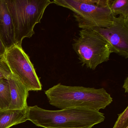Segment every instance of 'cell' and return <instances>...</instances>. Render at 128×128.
I'll use <instances>...</instances> for the list:
<instances>
[{
	"instance_id": "obj_1",
	"label": "cell",
	"mask_w": 128,
	"mask_h": 128,
	"mask_svg": "<svg viewBox=\"0 0 128 128\" xmlns=\"http://www.w3.org/2000/svg\"><path fill=\"white\" fill-rule=\"evenodd\" d=\"M49 104L63 109L81 108L99 111L113 101L104 88L69 86L60 83L45 91Z\"/></svg>"
},
{
	"instance_id": "obj_2",
	"label": "cell",
	"mask_w": 128,
	"mask_h": 128,
	"mask_svg": "<svg viewBox=\"0 0 128 128\" xmlns=\"http://www.w3.org/2000/svg\"><path fill=\"white\" fill-rule=\"evenodd\" d=\"M105 118L99 111L85 108L49 110L35 106L28 109V120L44 128H92Z\"/></svg>"
},
{
	"instance_id": "obj_3",
	"label": "cell",
	"mask_w": 128,
	"mask_h": 128,
	"mask_svg": "<svg viewBox=\"0 0 128 128\" xmlns=\"http://www.w3.org/2000/svg\"><path fill=\"white\" fill-rule=\"evenodd\" d=\"M110 0H54L52 3L72 11L82 30H93L110 26L114 16Z\"/></svg>"
},
{
	"instance_id": "obj_4",
	"label": "cell",
	"mask_w": 128,
	"mask_h": 128,
	"mask_svg": "<svg viewBox=\"0 0 128 128\" xmlns=\"http://www.w3.org/2000/svg\"><path fill=\"white\" fill-rule=\"evenodd\" d=\"M14 29L16 44L22 46L24 38L35 34L36 24L40 23L50 0H6Z\"/></svg>"
},
{
	"instance_id": "obj_5",
	"label": "cell",
	"mask_w": 128,
	"mask_h": 128,
	"mask_svg": "<svg viewBox=\"0 0 128 128\" xmlns=\"http://www.w3.org/2000/svg\"><path fill=\"white\" fill-rule=\"evenodd\" d=\"M72 46L82 66L93 70L100 64L108 61L113 53L109 42L94 30H80Z\"/></svg>"
},
{
	"instance_id": "obj_6",
	"label": "cell",
	"mask_w": 128,
	"mask_h": 128,
	"mask_svg": "<svg viewBox=\"0 0 128 128\" xmlns=\"http://www.w3.org/2000/svg\"><path fill=\"white\" fill-rule=\"evenodd\" d=\"M12 75L29 91L42 90V85L30 58L22 46L16 44L4 55Z\"/></svg>"
},
{
	"instance_id": "obj_7",
	"label": "cell",
	"mask_w": 128,
	"mask_h": 128,
	"mask_svg": "<svg viewBox=\"0 0 128 128\" xmlns=\"http://www.w3.org/2000/svg\"><path fill=\"white\" fill-rule=\"evenodd\" d=\"M94 30L108 41L112 48L113 53L125 59L128 58V18L122 16H114L110 26L97 28Z\"/></svg>"
},
{
	"instance_id": "obj_8",
	"label": "cell",
	"mask_w": 128,
	"mask_h": 128,
	"mask_svg": "<svg viewBox=\"0 0 128 128\" xmlns=\"http://www.w3.org/2000/svg\"><path fill=\"white\" fill-rule=\"evenodd\" d=\"M0 38L7 50L16 44L14 24L6 0H0Z\"/></svg>"
},
{
	"instance_id": "obj_9",
	"label": "cell",
	"mask_w": 128,
	"mask_h": 128,
	"mask_svg": "<svg viewBox=\"0 0 128 128\" xmlns=\"http://www.w3.org/2000/svg\"><path fill=\"white\" fill-rule=\"evenodd\" d=\"M8 79L11 96V102L8 109L27 108V100L29 90L13 76Z\"/></svg>"
},
{
	"instance_id": "obj_10",
	"label": "cell",
	"mask_w": 128,
	"mask_h": 128,
	"mask_svg": "<svg viewBox=\"0 0 128 128\" xmlns=\"http://www.w3.org/2000/svg\"><path fill=\"white\" fill-rule=\"evenodd\" d=\"M28 109L0 110V128H10L28 120Z\"/></svg>"
},
{
	"instance_id": "obj_11",
	"label": "cell",
	"mask_w": 128,
	"mask_h": 128,
	"mask_svg": "<svg viewBox=\"0 0 128 128\" xmlns=\"http://www.w3.org/2000/svg\"><path fill=\"white\" fill-rule=\"evenodd\" d=\"M10 102L11 96L8 79H0V110L8 109Z\"/></svg>"
},
{
	"instance_id": "obj_12",
	"label": "cell",
	"mask_w": 128,
	"mask_h": 128,
	"mask_svg": "<svg viewBox=\"0 0 128 128\" xmlns=\"http://www.w3.org/2000/svg\"><path fill=\"white\" fill-rule=\"evenodd\" d=\"M109 6L114 17L119 15L128 18V0H110Z\"/></svg>"
},
{
	"instance_id": "obj_13",
	"label": "cell",
	"mask_w": 128,
	"mask_h": 128,
	"mask_svg": "<svg viewBox=\"0 0 128 128\" xmlns=\"http://www.w3.org/2000/svg\"><path fill=\"white\" fill-rule=\"evenodd\" d=\"M128 127V106L123 112L118 114V117L113 128Z\"/></svg>"
},
{
	"instance_id": "obj_14",
	"label": "cell",
	"mask_w": 128,
	"mask_h": 128,
	"mask_svg": "<svg viewBox=\"0 0 128 128\" xmlns=\"http://www.w3.org/2000/svg\"><path fill=\"white\" fill-rule=\"evenodd\" d=\"M12 76L4 56H0V79H8Z\"/></svg>"
},
{
	"instance_id": "obj_15",
	"label": "cell",
	"mask_w": 128,
	"mask_h": 128,
	"mask_svg": "<svg viewBox=\"0 0 128 128\" xmlns=\"http://www.w3.org/2000/svg\"><path fill=\"white\" fill-rule=\"evenodd\" d=\"M7 49L4 44L2 40L0 38V56H4L6 52Z\"/></svg>"
},
{
	"instance_id": "obj_16",
	"label": "cell",
	"mask_w": 128,
	"mask_h": 128,
	"mask_svg": "<svg viewBox=\"0 0 128 128\" xmlns=\"http://www.w3.org/2000/svg\"><path fill=\"white\" fill-rule=\"evenodd\" d=\"M123 88L125 90V93H127L128 92V78L126 77L124 81Z\"/></svg>"
},
{
	"instance_id": "obj_17",
	"label": "cell",
	"mask_w": 128,
	"mask_h": 128,
	"mask_svg": "<svg viewBox=\"0 0 128 128\" xmlns=\"http://www.w3.org/2000/svg\"><path fill=\"white\" fill-rule=\"evenodd\" d=\"M128 128V127H127V128Z\"/></svg>"
}]
</instances>
